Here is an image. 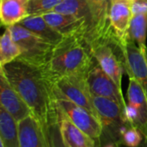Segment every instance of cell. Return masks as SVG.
<instances>
[{"instance_id":"cell-7","label":"cell","mask_w":147,"mask_h":147,"mask_svg":"<svg viewBox=\"0 0 147 147\" xmlns=\"http://www.w3.org/2000/svg\"><path fill=\"white\" fill-rule=\"evenodd\" d=\"M55 101L57 109L60 114L90 137L96 141H100L103 134V127L96 115L71 101L65 99Z\"/></svg>"},{"instance_id":"cell-13","label":"cell","mask_w":147,"mask_h":147,"mask_svg":"<svg viewBox=\"0 0 147 147\" xmlns=\"http://www.w3.org/2000/svg\"><path fill=\"white\" fill-rule=\"evenodd\" d=\"M20 147H48L40 121L32 114L18 121Z\"/></svg>"},{"instance_id":"cell-3","label":"cell","mask_w":147,"mask_h":147,"mask_svg":"<svg viewBox=\"0 0 147 147\" xmlns=\"http://www.w3.org/2000/svg\"><path fill=\"white\" fill-rule=\"evenodd\" d=\"M93 104L102 127L103 134L111 142L120 144L127 130L131 127L125 119L124 108L109 98L93 96Z\"/></svg>"},{"instance_id":"cell-14","label":"cell","mask_w":147,"mask_h":147,"mask_svg":"<svg viewBox=\"0 0 147 147\" xmlns=\"http://www.w3.org/2000/svg\"><path fill=\"white\" fill-rule=\"evenodd\" d=\"M133 17L131 7L127 3H114L110 10V23L117 46L121 48L128 40V31Z\"/></svg>"},{"instance_id":"cell-15","label":"cell","mask_w":147,"mask_h":147,"mask_svg":"<svg viewBox=\"0 0 147 147\" xmlns=\"http://www.w3.org/2000/svg\"><path fill=\"white\" fill-rule=\"evenodd\" d=\"M127 104L134 106L139 112V121L136 126L147 140V93L144 87L134 78H129L127 89Z\"/></svg>"},{"instance_id":"cell-26","label":"cell","mask_w":147,"mask_h":147,"mask_svg":"<svg viewBox=\"0 0 147 147\" xmlns=\"http://www.w3.org/2000/svg\"><path fill=\"white\" fill-rule=\"evenodd\" d=\"M130 7L133 15L147 13V0H131Z\"/></svg>"},{"instance_id":"cell-4","label":"cell","mask_w":147,"mask_h":147,"mask_svg":"<svg viewBox=\"0 0 147 147\" xmlns=\"http://www.w3.org/2000/svg\"><path fill=\"white\" fill-rule=\"evenodd\" d=\"M8 28L13 40L22 50L20 59L43 67L49 59L53 46L19 24Z\"/></svg>"},{"instance_id":"cell-18","label":"cell","mask_w":147,"mask_h":147,"mask_svg":"<svg viewBox=\"0 0 147 147\" xmlns=\"http://www.w3.org/2000/svg\"><path fill=\"white\" fill-rule=\"evenodd\" d=\"M18 24L30 30L53 46L58 44L64 38L63 35L45 21L42 16H29Z\"/></svg>"},{"instance_id":"cell-11","label":"cell","mask_w":147,"mask_h":147,"mask_svg":"<svg viewBox=\"0 0 147 147\" xmlns=\"http://www.w3.org/2000/svg\"><path fill=\"white\" fill-rule=\"evenodd\" d=\"M0 102L18 122L32 115V110L20 95L9 85L5 77L0 73Z\"/></svg>"},{"instance_id":"cell-9","label":"cell","mask_w":147,"mask_h":147,"mask_svg":"<svg viewBox=\"0 0 147 147\" xmlns=\"http://www.w3.org/2000/svg\"><path fill=\"white\" fill-rule=\"evenodd\" d=\"M119 46L114 43H105L92 49L93 56L102 69L115 81L117 86L121 89V80L124 69L123 56L117 55Z\"/></svg>"},{"instance_id":"cell-8","label":"cell","mask_w":147,"mask_h":147,"mask_svg":"<svg viewBox=\"0 0 147 147\" xmlns=\"http://www.w3.org/2000/svg\"><path fill=\"white\" fill-rule=\"evenodd\" d=\"M87 83L91 94L95 96H102L120 103L125 109V102L122 90L115 81L102 69L96 62L87 75Z\"/></svg>"},{"instance_id":"cell-5","label":"cell","mask_w":147,"mask_h":147,"mask_svg":"<svg viewBox=\"0 0 147 147\" xmlns=\"http://www.w3.org/2000/svg\"><path fill=\"white\" fill-rule=\"evenodd\" d=\"M86 2L91 16V28L87 37L91 50L105 43L117 45L110 23L111 0H86Z\"/></svg>"},{"instance_id":"cell-19","label":"cell","mask_w":147,"mask_h":147,"mask_svg":"<svg viewBox=\"0 0 147 147\" xmlns=\"http://www.w3.org/2000/svg\"><path fill=\"white\" fill-rule=\"evenodd\" d=\"M0 140L5 147H20L18 122L3 107H0Z\"/></svg>"},{"instance_id":"cell-27","label":"cell","mask_w":147,"mask_h":147,"mask_svg":"<svg viewBox=\"0 0 147 147\" xmlns=\"http://www.w3.org/2000/svg\"><path fill=\"white\" fill-rule=\"evenodd\" d=\"M130 1L131 0H111V3H112V4L121 3H127L130 5Z\"/></svg>"},{"instance_id":"cell-17","label":"cell","mask_w":147,"mask_h":147,"mask_svg":"<svg viewBox=\"0 0 147 147\" xmlns=\"http://www.w3.org/2000/svg\"><path fill=\"white\" fill-rule=\"evenodd\" d=\"M29 0H0V19L6 28L18 24L29 16Z\"/></svg>"},{"instance_id":"cell-21","label":"cell","mask_w":147,"mask_h":147,"mask_svg":"<svg viewBox=\"0 0 147 147\" xmlns=\"http://www.w3.org/2000/svg\"><path fill=\"white\" fill-rule=\"evenodd\" d=\"M22 54V50L13 40L9 28H6L0 39V66L14 61Z\"/></svg>"},{"instance_id":"cell-10","label":"cell","mask_w":147,"mask_h":147,"mask_svg":"<svg viewBox=\"0 0 147 147\" xmlns=\"http://www.w3.org/2000/svg\"><path fill=\"white\" fill-rule=\"evenodd\" d=\"M121 50L125 71L129 78H135L147 93V47L140 49L135 42L127 40Z\"/></svg>"},{"instance_id":"cell-2","label":"cell","mask_w":147,"mask_h":147,"mask_svg":"<svg viewBox=\"0 0 147 147\" xmlns=\"http://www.w3.org/2000/svg\"><path fill=\"white\" fill-rule=\"evenodd\" d=\"M92 50L85 35L77 34L64 37L53 46L47 64L43 66L53 83L66 76H87L96 64Z\"/></svg>"},{"instance_id":"cell-1","label":"cell","mask_w":147,"mask_h":147,"mask_svg":"<svg viewBox=\"0 0 147 147\" xmlns=\"http://www.w3.org/2000/svg\"><path fill=\"white\" fill-rule=\"evenodd\" d=\"M0 73L25 101L42 126L57 116L53 84L43 67L18 58L1 66Z\"/></svg>"},{"instance_id":"cell-6","label":"cell","mask_w":147,"mask_h":147,"mask_svg":"<svg viewBox=\"0 0 147 147\" xmlns=\"http://www.w3.org/2000/svg\"><path fill=\"white\" fill-rule=\"evenodd\" d=\"M52 84L55 100L65 99L71 101L87 109L97 116L93 104V95L87 83V76L62 77Z\"/></svg>"},{"instance_id":"cell-12","label":"cell","mask_w":147,"mask_h":147,"mask_svg":"<svg viewBox=\"0 0 147 147\" xmlns=\"http://www.w3.org/2000/svg\"><path fill=\"white\" fill-rule=\"evenodd\" d=\"M45 21L64 37L77 34H83L85 38L89 33V26L83 19L71 15L58 12H48L41 15Z\"/></svg>"},{"instance_id":"cell-16","label":"cell","mask_w":147,"mask_h":147,"mask_svg":"<svg viewBox=\"0 0 147 147\" xmlns=\"http://www.w3.org/2000/svg\"><path fill=\"white\" fill-rule=\"evenodd\" d=\"M57 109V107H56ZM58 122L62 138L68 147H96V140L80 130L57 109Z\"/></svg>"},{"instance_id":"cell-24","label":"cell","mask_w":147,"mask_h":147,"mask_svg":"<svg viewBox=\"0 0 147 147\" xmlns=\"http://www.w3.org/2000/svg\"><path fill=\"white\" fill-rule=\"evenodd\" d=\"M63 0H29L28 15L41 16L51 12Z\"/></svg>"},{"instance_id":"cell-25","label":"cell","mask_w":147,"mask_h":147,"mask_svg":"<svg viewBox=\"0 0 147 147\" xmlns=\"http://www.w3.org/2000/svg\"><path fill=\"white\" fill-rule=\"evenodd\" d=\"M143 134L134 127H130L122 137V143L127 147H139L143 143Z\"/></svg>"},{"instance_id":"cell-28","label":"cell","mask_w":147,"mask_h":147,"mask_svg":"<svg viewBox=\"0 0 147 147\" xmlns=\"http://www.w3.org/2000/svg\"><path fill=\"white\" fill-rule=\"evenodd\" d=\"M139 147H147V140H144L143 143H142Z\"/></svg>"},{"instance_id":"cell-20","label":"cell","mask_w":147,"mask_h":147,"mask_svg":"<svg viewBox=\"0 0 147 147\" xmlns=\"http://www.w3.org/2000/svg\"><path fill=\"white\" fill-rule=\"evenodd\" d=\"M53 11L61 14L71 15L78 18L84 20L89 26V35L91 28V16L86 0H63L57 7L53 9Z\"/></svg>"},{"instance_id":"cell-22","label":"cell","mask_w":147,"mask_h":147,"mask_svg":"<svg viewBox=\"0 0 147 147\" xmlns=\"http://www.w3.org/2000/svg\"><path fill=\"white\" fill-rule=\"evenodd\" d=\"M146 36L147 13L133 15L128 31V40L135 42L140 49H146Z\"/></svg>"},{"instance_id":"cell-23","label":"cell","mask_w":147,"mask_h":147,"mask_svg":"<svg viewBox=\"0 0 147 147\" xmlns=\"http://www.w3.org/2000/svg\"><path fill=\"white\" fill-rule=\"evenodd\" d=\"M42 127L45 132L48 147H68L62 138L58 122V116L53 117Z\"/></svg>"}]
</instances>
